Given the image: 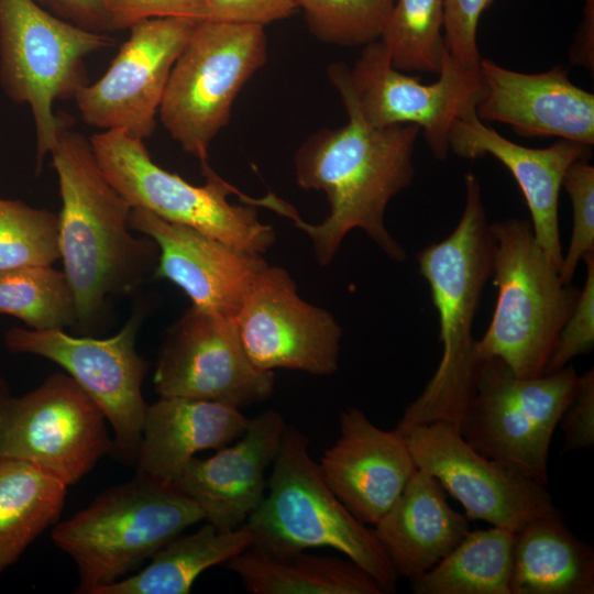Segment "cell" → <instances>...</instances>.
Here are the masks:
<instances>
[{"label":"cell","instance_id":"1","mask_svg":"<svg viewBox=\"0 0 594 594\" xmlns=\"http://www.w3.org/2000/svg\"><path fill=\"white\" fill-rule=\"evenodd\" d=\"M349 121L337 129H321L298 147L295 175L305 190H322L329 213L320 223L292 220L311 241L319 265H329L344 237L353 229L367 237L394 262L406 261L400 243L387 230L388 202L411 185L414 150L419 133L415 124L374 128L355 108L343 102Z\"/></svg>","mask_w":594,"mask_h":594},{"label":"cell","instance_id":"2","mask_svg":"<svg viewBox=\"0 0 594 594\" xmlns=\"http://www.w3.org/2000/svg\"><path fill=\"white\" fill-rule=\"evenodd\" d=\"M62 198L59 253L76 297L78 324L90 327L117 297L154 277L158 248L131 231V207L101 173L89 139L67 119L52 147Z\"/></svg>","mask_w":594,"mask_h":594},{"label":"cell","instance_id":"3","mask_svg":"<svg viewBox=\"0 0 594 594\" xmlns=\"http://www.w3.org/2000/svg\"><path fill=\"white\" fill-rule=\"evenodd\" d=\"M464 208L453 231L417 256L438 311L442 355L421 394L405 408L396 429L447 421L460 430L475 391L483 361L476 353L473 326L482 293L492 277L495 241L477 177L471 172L464 174Z\"/></svg>","mask_w":594,"mask_h":594},{"label":"cell","instance_id":"4","mask_svg":"<svg viewBox=\"0 0 594 594\" xmlns=\"http://www.w3.org/2000/svg\"><path fill=\"white\" fill-rule=\"evenodd\" d=\"M243 527L250 548L275 558L331 548L363 568L385 594L396 591L399 578L373 529L332 493L310 457L308 438L294 426L286 424L265 496Z\"/></svg>","mask_w":594,"mask_h":594},{"label":"cell","instance_id":"5","mask_svg":"<svg viewBox=\"0 0 594 594\" xmlns=\"http://www.w3.org/2000/svg\"><path fill=\"white\" fill-rule=\"evenodd\" d=\"M201 520L200 507L175 485L136 474L57 524L52 540L77 566L74 592L96 594Z\"/></svg>","mask_w":594,"mask_h":594},{"label":"cell","instance_id":"6","mask_svg":"<svg viewBox=\"0 0 594 594\" xmlns=\"http://www.w3.org/2000/svg\"><path fill=\"white\" fill-rule=\"evenodd\" d=\"M491 231L497 299L476 353L502 360L517 377H539L581 288L561 280L527 219L495 221Z\"/></svg>","mask_w":594,"mask_h":594},{"label":"cell","instance_id":"7","mask_svg":"<svg viewBox=\"0 0 594 594\" xmlns=\"http://www.w3.org/2000/svg\"><path fill=\"white\" fill-rule=\"evenodd\" d=\"M89 142L101 173L131 208L252 253L264 254L274 245L275 231L260 221L252 198L223 180L208 163L201 164L206 184L196 186L158 166L144 141L122 130H105Z\"/></svg>","mask_w":594,"mask_h":594},{"label":"cell","instance_id":"8","mask_svg":"<svg viewBox=\"0 0 594 594\" xmlns=\"http://www.w3.org/2000/svg\"><path fill=\"white\" fill-rule=\"evenodd\" d=\"M113 38L66 21L36 0H0V81L16 103L31 109L36 134V173L67 119L56 100L74 98L86 84L85 59Z\"/></svg>","mask_w":594,"mask_h":594},{"label":"cell","instance_id":"9","mask_svg":"<svg viewBox=\"0 0 594 594\" xmlns=\"http://www.w3.org/2000/svg\"><path fill=\"white\" fill-rule=\"evenodd\" d=\"M266 59L264 26L199 21L172 68L158 110L170 138L207 163L235 98Z\"/></svg>","mask_w":594,"mask_h":594},{"label":"cell","instance_id":"10","mask_svg":"<svg viewBox=\"0 0 594 594\" xmlns=\"http://www.w3.org/2000/svg\"><path fill=\"white\" fill-rule=\"evenodd\" d=\"M578 383L571 365L522 378L499 359L483 360L460 432L483 457L546 486L550 442Z\"/></svg>","mask_w":594,"mask_h":594},{"label":"cell","instance_id":"11","mask_svg":"<svg viewBox=\"0 0 594 594\" xmlns=\"http://www.w3.org/2000/svg\"><path fill=\"white\" fill-rule=\"evenodd\" d=\"M328 76L342 102L352 105L365 123L417 125L439 161L450 152L454 120L475 108L481 91L479 69L460 66L447 50L439 78L424 84L394 68L380 41L365 45L351 68L343 63L330 65Z\"/></svg>","mask_w":594,"mask_h":594},{"label":"cell","instance_id":"12","mask_svg":"<svg viewBox=\"0 0 594 594\" xmlns=\"http://www.w3.org/2000/svg\"><path fill=\"white\" fill-rule=\"evenodd\" d=\"M107 419L67 373L21 396L0 395V459L31 463L75 485L112 453Z\"/></svg>","mask_w":594,"mask_h":594},{"label":"cell","instance_id":"13","mask_svg":"<svg viewBox=\"0 0 594 594\" xmlns=\"http://www.w3.org/2000/svg\"><path fill=\"white\" fill-rule=\"evenodd\" d=\"M143 318L136 309L114 336L105 339L22 327L10 328L3 338L11 353L50 360L75 380L111 426V454L128 465L135 464L147 408L142 384L148 364L135 349Z\"/></svg>","mask_w":594,"mask_h":594},{"label":"cell","instance_id":"14","mask_svg":"<svg viewBox=\"0 0 594 594\" xmlns=\"http://www.w3.org/2000/svg\"><path fill=\"white\" fill-rule=\"evenodd\" d=\"M416 468L431 474L463 506L469 520L513 532L553 510L544 485L476 452L447 421L396 429Z\"/></svg>","mask_w":594,"mask_h":594},{"label":"cell","instance_id":"15","mask_svg":"<svg viewBox=\"0 0 594 594\" xmlns=\"http://www.w3.org/2000/svg\"><path fill=\"white\" fill-rule=\"evenodd\" d=\"M160 396L242 408L270 398L275 373L255 367L233 319L191 305L166 331L153 376Z\"/></svg>","mask_w":594,"mask_h":594},{"label":"cell","instance_id":"16","mask_svg":"<svg viewBox=\"0 0 594 594\" xmlns=\"http://www.w3.org/2000/svg\"><path fill=\"white\" fill-rule=\"evenodd\" d=\"M197 23L157 18L132 25L107 72L76 92L82 120L103 131L122 130L143 141L151 138L172 68Z\"/></svg>","mask_w":594,"mask_h":594},{"label":"cell","instance_id":"17","mask_svg":"<svg viewBox=\"0 0 594 594\" xmlns=\"http://www.w3.org/2000/svg\"><path fill=\"white\" fill-rule=\"evenodd\" d=\"M234 323L251 363L262 371L295 370L317 376L338 370L342 329L326 309L304 300L290 274L267 265Z\"/></svg>","mask_w":594,"mask_h":594},{"label":"cell","instance_id":"18","mask_svg":"<svg viewBox=\"0 0 594 594\" xmlns=\"http://www.w3.org/2000/svg\"><path fill=\"white\" fill-rule=\"evenodd\" d=\"M129 224L133 231L153 239L158 248L155 278L178 286L193 306L227 319L234 320L254 282L268 265L262 254L168 222L142 208L131 209Z\"/></svg>","mask_w":594,"mask_h":594},{"label":"cell","instance_id":"19","mask_svg":"<svg viewBox=\"0 0 594 594\" xmlns=\"http://www.w3.org/2000/svg\"><path fill=\"white\" fill-rule=\"evenodd\" d=\"M475 113L482 121L508 124L525 138H559L594 144V95L570 81L557 65L525 74L483 58Z\"/></svg>","mask_w":594,"mask_h":594},{"label":"cell","instance_id":"20","mask_svg":"<svg viewBox=\"0 0 594 594\" xmlns=\"http://www.w3.org/2000/svg\"><path fill=\"white\" fill-rule=\"evenodd\" d=\"M318 464L337 498L371 526L388 512L416 469L396 429L376 427L358 408L340 414V435Z\"/></svg>","mask_w":594,"mask_h":594},{"label":"cell","instance_id":"21","mask_svg":"<svg viewBox=\"0 0 594 594\" xmlns=\"http://www.w3.org/2000/svg\"><path fill=\"white\" fill-rule=\"evenodd\" d=\"M286 422L273 409L249 419L243 435L207 458L195 457L173 484L220 530L241 528L262 503L266 471L280 446Z\"/></svg>","mask_w":594,"mask_h":594},{"label":"cell","instance_id":"22","mask_svg":"<svg viewBox=\"0 0 594 594\" xmlns=\"http://www.w3.org/2000/svg\"><path fill=\"white\" fill-rule=\"evenodd\" d=\"M449 148L465 160L492 155L508 168L525 197L535 238L560 272L563 251L559 231V195L568 168L576 160L591 156V146L559 139L548 147H526L485 125L476 116L475 108H471L454 120Z\"/></svg>","mask_w":594,"mask_h":594},{"label":"cell","instance_id":"23","mask_svg":"<svg viewBox=\"0 0 594 594\" xmlns=\"http://www.w3.org/2000/svg\"><path fill=\"white\" fill-rule=\"evenodd\" d=\"M249 418L221 403L160 396L147 405L136 455V474L172 485L198 452L219 450L240 438Z\"/></svg>","mask_w":594,"mask_h":594},{"label":"cell","instance_id":"24","mask_svg":"<svg viewBox=\"0 0 594 594\" xmlns=\"http://www.w3.org/2000/svg\"><path fill=\"white\" fill-rule=\"evenodd\" d=\"M372 529L398 578L408 579L431 569L470 530L465 515L447 503L440 483L418 468Z\"/></svg>","mask_w":594,"mask_h":594},{"label":"cell","instance_id":"25","mask_svg":"<svg viewBox=\"0 0 594 594\" xmlns=\"http://www.w3.org/2000/svg\"><path fill=\"white\" fill-rule=\"evenodd\" d=\"M510 594H593L594 550L554 508L515 532Z\"/></svg>","mask_w":594,"mask_h":594},{"label":"cell","instance_id":"26","mask_svg":"<svg viewBox=\"0 0 594 594\" xmlns=\"http://www.w3.org/2000/svg\"><path fill=\"white\" fill-rule=\"evenodd\" d=\"M227 568L253 594H385L363 568L338 556L301 551L275 558L248 548Z\"/></svg>","mask_w":594,"mask_h":594},{"label":"cell","instance_id":"27","mask_svg":"<svg viewBox=\"0 0 594 594\" xmlns=\"http://www.w3.org/2000/svg\"><path fill=\"white\" fill-rule=\"evenodd\" d=\"M251 543V535L243 526L220 530L207 522L193 534L174 538L142 570L96 594H188L202 572L227 563Z\"/></svg>","mask_w":594,"mask_h":594},{"label":"cell","instance_id":"28","mask_svg":"<svg viewBox=\"0 0 594 594\" xmlns=\"http://www.w3.org/2000/svg\"><path fill=\"white\" fill-rule=\"evenodd\" d=\"M67 487L31 463L0 459V574L58 520Z\"/></svg>","mask_w":594,"mask_h":594},{"label":"cell","instance_id":"29","mask_svg":"<svg viewBox=\"0 0 594 594\" xmlns=\"http://www.w3.org/2000/svg\"><path fill=\"white\" fill-rule=\"evenodd\" d=\"M515 532L469 530L437 564L409 579L415 594H510Z\"/></svg>","mask_w":594,"mask_h":594},{"label":"cell","instance_id":"30","mask_svg":"<svg viewBox=\"0 0 594 594\" xmlns=\"http://www.w3.org/2000/svg\"><path fill=\"white\" fill-rule=\"evenodd\" d=\"M0 315L35 330L78 324L76 297L64 271L25 265L0 271Z\"/></svg>","mask_w":594,"mask_h":594},{"label":"cell","instance_id":"31","mask_svg":"<svg viewBox=\"0 0 594 594\" xmlns=\"http://www.w3.org/2000/svg\"><path fill=\"white\" fill-rule=\"evenodd\" d=\"M442 31L443 0H396L378 41L394 68L439 74Z\"/></svg>","mask_w":594,"mask_h":594},{"label":"cell","instance_id":"32","mask_svg":"<svg viewBox=\"0 0 594 594\" xmlns=\"http://www.w3.org/2000/svg\"><path fill=\"white\" fill-rule=\"evenodd\" d=\"M59 258L58 215L0 198V271Z\"/></svg>","mask_w":594,"mask_h":594},{"label":"cell","instance_id":"33","mask_svg":"<svg viewBox=\"0 0 594 594\" xmlns=\"http://www.w3.org/2000/svg\"><path fill=\"white\" fill-rule=\"evenodd\" d=\"M395 0H295L310 32L321 42L340 46L378 41Z\"/></svg>","mask_w":594,"mask_h":594},{"label":"cell","instance_id":"34","mask_svg":"<svg viewBox=\"0 0 594 594\" xmlns=\"http://www.w3.org/2000/svg\"><path fill=\"white\" fill-rule=\"evenodd\" d=\"M590 157L576 160L568 168L562 183L572 205L573 221L559 272L564 284H572L579 263L594 252V167Z\"/></svg>","mask_w":594,"mask_h":594},{"label":"cell","instance_id":"35","mask_svg":"<svg viewBox=\"0 0 594 594\" xmlns=\"http://www.w3.org/2000/svg\"><path fill=\"white\" fill-rule=\"evenodd\" d=\"M586 277L579 299L560 330L543 374L565 367L578 355L590 353L594 346V252L583 260Z\"/></svg>","mask_w":594,"mask_h":594},{"label":"cell","instance_id":"36","mask_svg":"<svg viewBox=\"0 0 594 594\" xmlns=\"http://www.w3.org/2000/svg\"><path fill=\"white\" fill-rule=\"evenodd\" d=\"M493 0H443V42L450 56L466 69H479L477 25Z\"/></svg>","mask_w":594,"mask_h":594},{"label":"cell","instance_id":"37","mask_svg":"<svg viewBox=\"0 0 594 594\" xmlns=\"http://www.w3.org/2000/svg\"><path fill=\"white\" fill-rule=\"evenodd\" d=\"M110 31L130 29L148 19H206L205 0H102Z\"/></svg>","mask_w":594,"mask_h":594},{"label":"cell","instance_id":"38","mask_svg":"<svg viewBox=\"0 0 594 594\" xmlns=\"http://www.w3.org/2000/svg\"><path fill=\"white\" fill-rule=\"evenodd\" d=\"M564 438L563 451L585 450L594 446V370L579 375L574 395L559 424Z\"/></svg>","mask_w":594,"mask_h":594},{"label":"cell","instance_id":"39","mask_svg":"<svg viewBox=\"0 0 594 594\" xmlns=\"http://www.w3.org/2000/svg\"><path fill=\"white\" fill-rule=\"evenodd\" d=\"M206 19L235 23H268L290 16L295 0H205Z\"/></svg>","mask_w":594,"mask_h":594},{"label":"cell","instance_id":"40","mask_svg":"<svg viewBox=\"0 0 594 594\" xmlns=\"http://www.w3.org/2000/svg\"><path fill=\"white\" fill-rule=\"evenodd\" d=\"M55 15L96 32L110 31L102 0H36Z\"/></svg>","mask_w":594,"mask_h":594},{"label":"cell","instance_id":"41","mask_svg":"<svg viewBox=\"0 0 594 594\" xmlns=\"http://www.w3.org/2000/svg\"><path fill=\"white\" fill-rule=\"evenodd\" d=\"M571 64L593 73L594 68V0H584L583 16L574 43L570 48Z\"/></svg>","mask_w":594,"mask_h":594},{"label":"cell","instance_id":"42","mask_svg":"<svg viewBox=\"0 0 594 594\" xmlns=\"http://www.w3.org/2000/svg\"><path fill=\"white\" fill-rule=\"evenodd\" d=\"M9 393L8 385L3 377L0 375V395Z\"/></svg>","mask_w":594,"mask_h":594}]
</instances>
